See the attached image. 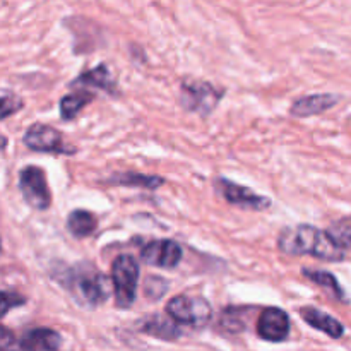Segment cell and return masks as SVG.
<instances>
[{"instance_id":"19","label":"cell","mask_w":351,"mask_h":351,"mask_svg":"<svg viewBox=\"0 0 351 351\" xmlns=\"http://www.w3.org/2000/svg\"><path fill=\"white\" fill-rule=\"evenodd\" d=\"M93 93H72V95H65L60 99V117L64 120H74L79 113L82 112L86 105L93 101Z\"/></svg>"},{"instance_id":"13","label":"cell","mask_w":351,"mask_h":351,"mask_svg":"<svg viewBox=\"0 0 351 351\" xmlns=\"http://www.w3.org/2000/svg\"><path fill=\"white\" fill-rule=\"evenodd\" d=\"M339 96L336 95H307L295 99L291 105V115L295 117H312L326 112L338 105Z\"/></svg>"},{"instance_id":"11","label":"cell","mask_w":351,"mask_h":351,"mask_svg":"<svg viewBox=\"0 0 351 351\" xmlns=\"http://www.w3.org/2000/svg\"><path fill=\"white\" fill-rule=\"evenodd\" d=\"M60 346V335L48 328L29 329L21 338V348L24 351H58Z\"/></svg>"},{"instance_id":"14","label":"cell","mask_w":351,"mask_h":351,"mask_svg":"<svg viewBox=\"0 0 351 351\" xmlns=\"http://www.w3.org/2000/svg\"><path fill=\"white\" fill-rule=\"evenodd\" d=\"M96 226H98V219L86 209H75L67 216V230L74 239H86L93 235Z\"/></svg>"},{"instance_id":"16","label":"cell","mask_w":351,"mask_h":351,"mask_svg":"<svg viewBox=\"0 0 351 351\" xmlns=\"http://www.w3.org/2000/svg\"><path fill=\"white\" fill-rule=\"evenodd\" d=\"M141 331L161 339H177L180 336V329L161 315H151L144 319L141 322Z\"/></svg>"},{"instance_id":"5","label":"cell","mask_w":351,"mask_h":351,"mask_svg":"<svg viewBox=\"0 0 351 351\" xmlns=\"http://www.w3.org/2000/svg\"><path fill=\"white\" fill-rule=\"evenodd\" d=\"M223 91L204 81H185L182 82L180 105L187 112L199 113L201 117L209 115L221 99Z\"/></svg>"},{"instance_id":"9","label":"cell","mask_w":351,"mask_h":351,"mask_svg":"<svg viewBox=\"0 0 351 351\" xmlns=\"http://www.w3.org/2000/svg\"><path fill=\"white\" fill-rule=\"evenodd\" d=\"M184 250L175 240L160 239L151 240L149 243L141 250V259L146 264L154 267H163V269H173L180 264Z\"/></svg>"},{"instance_id":"23","label":"cell","mask_w":351,"mask_h":351,"mask_svg":"<svg viewBox=\"0 0 351 351\" xmlns=\"http://www.w3.org/2000/svg\"><path fill=\"white\" fill-rule=\"evenodd\" d=\"M0 351H24L21 348V343H16L14 335L7 328H2L0 335Z\"/></svg>"},{"instance_id":"3","label":"cell","mask_w":351,"mask_h":351,"mask_svg":"<svg viewBox=\"0 0 351 351\" xmlns=\"http://www.w3.org/2000/svg\"><path fill=\"white\" fill-rule=\"evenodd\" d=\"M139 264L130 254H120L112 263V285L119 308H130L137 293Z\"/></svg>"},{"instance_id":"2","label":"cell","mask_w":351,"mask_h":351,"mask_svg":"<svg viewBox=\"0 0 351 351\" xmlns=\"http://www.w3.org/2000/svg\"><path fill=\"white\" fill-rule=\"evenodd\" d=\"M57 280L79 305L96 308L110 297V281L98 267L89 263H77L58 273Z\"/></svg>"},{"instance_id":"6","label":"cell","mask_w":351,"mask_h":351,"mask_svg":"<svg viewBox=\"0 0 351 351\" xmlns=\"http://www.w3.org/2000/svg\"><path fill=\"white\" fill-rule=\"evenodd\" d=\"M19 189L24 201L31 208L38 209V211H45V209L50 208V189L47 184V175L41 168L33 167V165L23 168L19 173Z\"/></svg>"},{"instance_id":"18","label":"cell","mask_w":351,"mask_h":351,"mask_svg":"<svg viewBox=\"0 0 351 351\" xmlns=\"http://www.w3.org/2000/svg\"><path fill=\"white\" fill-rule=\"evenodd\" d=\"M108 184L112 185H125V187H141V189H154L161 187L165 184V178L156 177V175H143V173H119L108 178Z\"/></svg>"},{"instance_id":"1","label":"cell","mask_w":351,"mask_h":351,"mask_svg":"<svg viewBox=\"0 0 351 351\" xmlns=\"http://www.w3.org/2000/svg\"><path fill=\"white\" fill-rule=\"evenodd\" d=\"M278 247L288 256H312L329 263L345 259V250L331 239V235L312 225L283 228L278 237Z\"/></svg>"},{"instance_id":"15","label":"cell","mask_w":351,"mask_h":351,"mask_svg":"<svg viewBox=\"0 0 351 351\" xmlns=\"http://www.w3.org/2000/svg\"><path fill=\"white\" fill-rule=\"evenodd\" d=\"M72 86H96L98 89L103 91L113 93L115 91V82H113L112 74H110V69H106V65H98V67L91 69L88 72H82L77 79H74Z\"/></svg>"},{"instance_id":"10","label":"cell","mask_w":351,"mask_h":351,"mask_svg":"<svg viewBox=\"0 0 351 351\" xmlns=\"http://www.w3.org/2000/svg\"><path fill=\"white\" fill-rule=\"evenodd\" d=\"M257 335L271 343H281L290 336V317L283 308L267 307L257 321Z\"/></svg>"},{"instance_id":"24","label":"cell","mask_w":351,"mask_h":351,"mask_svg":"<svg viewBox=\"0 0 351 351\" xmlns=\"http://www.w3.org/2000/svg\"><path fill=\"white\" fill-rule=\"evenodd\" d=\"M167 287H168V281L167 283L161 285V287H154L153 278H147L146 285H144V293H146L147 298H153V300H156V298L163 297L165 291H167Z\"/></svg>"},{"instance_id":"17","label":"cell","mask_w":351,"mask_h":351,"mask_svg":"<svg viewBox=\"0 0 351 351\" xmlns=\"http://www.w3.org/2000/svg\"><path fill=\"white\" fill-rule=\"evenodd\" d=\"M302 274H304L307 280L314 281L315 285H319V287L324 288V290L328 291L332 298H336V300H339V302L346 300L345 291H343V288L339 287V283H338V280H336L335 274L328 273V271L311 269V267H304V269H302Z\"/></svg>"},{"instance_id":"4","label":"cell","mask_w":351,"mask_h":351,"mask_svg":"<svg viewBox=\"0 0 351 351\" xmlns=\"http://www.w3.org/2000/svg\"><path fill=\"white\" fill-rule=\"evenodd\" d=\"M167 314L171 321L191 328H204L213 319V307L206 298L178 295L167 304Z\"/></svg>"},{"instance_id":"12","label":"cell","mask_w":351,"mask_h":351,"mask_svg":"<svg viewBox=\"0 0 351 351\" xmlns=\"http://www.w3.org/2000/svg\"><path fill=\"white\" fill-rule=\"evenodd\" d=\"M300 314L308 326H312V328L317 329V331L324 332V335H328L329 338L338 339L345 335V326H343L338 319L326 314V312L319 311V308L304 307L300 308Z\"/></svg>"},{"instance_id":"8","label":"cell","mask_w":351,"mask_h":351,"mask_svg":"<svg viewBox=\"0 0 351 351\" xmlns=\"http://www.w3.org/2000/svg\"><path fill=\"white\" fill-rule=\"evenodd\" d=\"M215 187L230 204L239 206L243 209H254V211H264L269 209L271 201L264 195H257L252 189H247L243 185L230 182L228 178L218 177L215 180Z\"/></svg>"},{"instance_id":"7","label":"cell","mask_w":351,"mask_h":351,"mask_svg":"<svg viewBox=\"0 0 351 351\" xmlns=\"http://www.w3.org/2000/svg\"><path fill=\"white\" fill-rule=\"evenodd\" d=\"M24 144L29 149L38 153H53V154H74L75 147L65 144L64 136L55 127L47 123H33L24 134Z\"/></svg>"},{"instance_id":"22","label":"cell","mask_w":351,"mask_h":351,"mask_svg":"<svg viewBox=\"0 0 351 351\" xmlns=\"http://www.w3.org/2000/svg\"><path fill=\"white\" fill-rule=\"evenodd\" d=\"M26 304V298L23 295H19L17 291H2V315H7V312L14 307H21V305Z\"/></svg>"},{"instance_id":"20","label":"cell","mask_w":351,"mask_h":351,"mask_svg":"<svg viewBox=\"0 0 351 351\" xmlns=\"http://www.w3.org/2000/svg\"><path fill=\"white\" fill-rule=\"evenodd\" d=\"M328 233L343 250H351V218L335 221L328 228Z\"/></svg>"},{"instance_id":"21","label":"cell","mask_w":351,"mask_h":351,"mask_svg":"<svg viewBox=\"0 0 351 351\" xmlns=\"http://www.w3.org/2000/svg\"><path fill=\"white\" fill-rule=\"evenodd\" d=\"M23 106V99L10 89H2V119H7Z\"/></svg>"}]
</instances>
